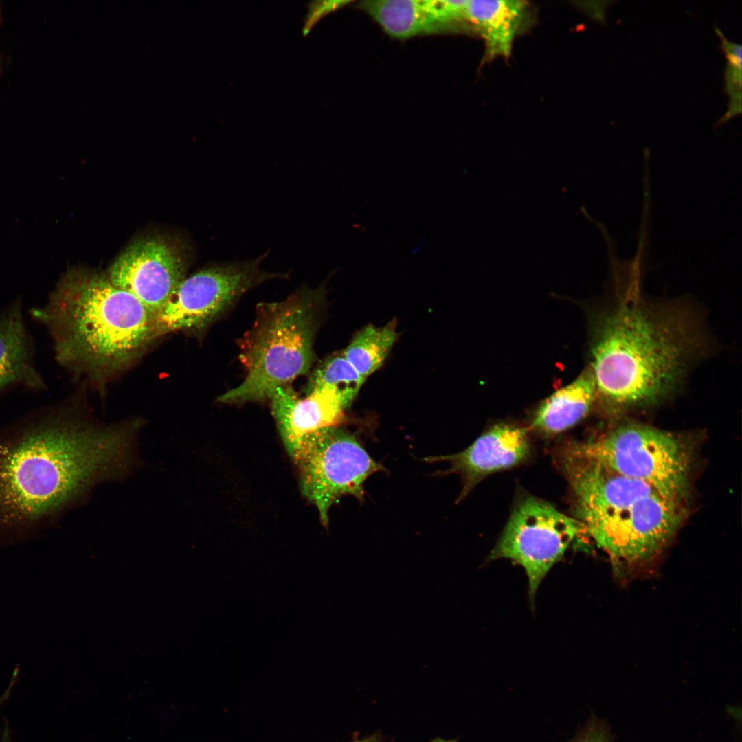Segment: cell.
Segmentation results:
<instances>
[{"label": "cell", "instance_id": "obj_1", "mask_svg": "<svg viewBox=\"0 0 742 742\" xmlns=\"http://www.w3.org/2000/svg\"><path fill=\"white\" fill-rule=\"evenodd\" d=\"M137 429L91 423L73 401L0 429V548L38 537L89 486L126 473Z\"/></svg>", "mask_w": 742, "mask_h": 742}, {"label": "cell", "instance_id": "obj_2", "mask_svg": "<svg viewBox=\"0 0 742 742\" xmlns=\"http://www.w3.org/2000/svg\"><path fill=\"white\" fill-rule=\"evenodd\" d=\"M712 343L691 304L650 300L633 287L621 291L593 325L589 368L597 398L628 409L670 398L709 357Z\"/></svg>", "mask_w": 742, "mask_h": 742}, {"label": "cell", "instance_id": "obj_3", "mask_svg": "<svg viewBox=\"0 0 742 742\" xmlns=\"http://www.w3.org/2000/svg\"><path fill=\"white\" fill-rule=\"evenodd\" d=\"M29 313L48 332L61 366L98 381L126 368L157 337L154 316L138 300L85 269L69 270Z\"/></svg>", "mask_w": 742, "mask_h": 742}, {"label": "cell", "instance_id": "obj_4", "mask_svg": "<svg viewBox=\"0 0 742 742\" xmlns=\"http://www.w3.org/2000/svg\"><path fill=\"white\" fill-rule=\"evenodd\" d=\"M583 530L614 558L637 561L657 552L683 517V505L648 484L567 452L563 461Z\"/></svg>", "mask_w": 742, "mask_h": 742}, {"label": "cell", "instance_id": "obj_5", "mask_svg": "<svg viewBox=\"0 0 742 742\" xmlns=\"http://www.w3.org/2000/svg\"><path fill=\"white\" fill-rule=\"evenodd\" d=\"M324 291L302 288L286 299L258 305L251 328L239 341L246 376L218 397L223 403L269 399L311 368Z\"/></svg>", "mask_w": 742, "mask_h": 742}, {"label": "cell", "instance_id": "obj_6", "mask_svg": "<svg viewBox=\"0 0 742 742\" xmlns=\"http://www.w3.org/2000/svg\"><path fill=\"white\" fill-rule=\"evenodd\" d=\"M569 451L644 482L684 506L690 486V457L683 442L669 432L647 425L624 424L575 445Z\"/></svg>", "mask_w": 742, "mask_h": 742}, {"label": "cell", "instance_id": "obj_7", "mask_svg": "<svg viewBox=\"0 0 742 742\" xmlns=\"http://www.w3.org/2000/svg\"><path fill=\"white\" fill-rule=\"evenodd\" d=\"M300 471L302 493L317 508L321 523H329L332 506L345 495L363 501L364 483L385 471L356 436L341 427L318 432L302 446L293 460Z\"/></svg>", "mask_w": 742, "mask_h": 742}, {"label": "cell", "instance_id": "obj_8", "mask_svg": "<svg viewBox=\"0 0 742 742\" xmlns=\"http://www.w3.org/2000/svg\"><path fill=\"white\" fill-rule=\"evenodd\" d=\"M268 253L254 260L220 263L185 278L155 317L156 337L177 331H199L207 327L245 293L285 274L260 268Z\"/></svg>", "mask_w": 742, "mask_h": 742}, {"label": "cell", "instance_id": "obj_9", "mask_svg": "<svg viewBox=\"0 0 742 742\" xmlns=\"http://www.w3.org/2000/svg\"><path fill=\"white\" fill-rule=\"evenodd\" d=\"M582 530L579 521L543 500L527 497L513 510L489 557L508 559L523 567L532 599L544 577Z\"/></svg>", "mask_w": 742, "mask_h": 742}, {"label": "cell", "instance_id": "obj_10", "mask_svg": "<svg viewBox=\"0 0 742 742\" xmlns=\"http://www.w3.org/2000/svg\"><path fill=\"white\" fill-rule=\"evenodd\" d=\"M107 276L155 317L185 279L186 264L168 242L148 238L128 246L113 263Z\"/></svg>", "mask_w": 742, "mask_h": 742}, {"label": "cell", "instance_id": "obj_11", "mask_svg": "<svg viewBox=\"0 0 742 742\" xmlns=\"http://www.w3.org/2000/svg\"><path fill=\"white\" fill-rule=\"evenodd\" d=\"M300 398L289 385L278 387L269 400L284 447L294 460L304 443L324 429L341 426L347 407L338 392L313 388Z\"/></svg>", "mask_w": 742, "mask_h": 742}, {"label": "cell", "instance_id": "obj_12", "mask_svg": "<svg viewBox=\"0 0 742 742\" xmlns=\"http://www.w3.org/2000/svg\"><path fill=\"white\" fill-rule=\"evenodd\" d=\"M529 451L528 429L502 424L492 427L460 452L429 456L423 460L446 462L449 468L439 475L456 473L462 476L464 486L458 499L460 500L482 478L518 464Z\"/></svg>", "mask_w": 742, "mask_h": 742}, {"label": "cell", "instance_id": "obj_13", "mask_svg": "<svg viewBox=\"0 0 742 742\" xmlns=\"http://www.w3.org/2000/svg\"><path fill=\"white\" fill-rule=\"evenodd\" d=\"M34 352L23 302L16 299L0 312V396L19 387L37 393L47 390L35 365Z\"/></svg>", "mask_w": 742, "mask_h": 742}, {"label": "cell", "instance_id": "obj_14", "mask_svg": "<svg viewBox=\"0 0 742 742\" xmlns=\"http://www.w3.org/2000/svg\"><path fill=\"white\" fill-rule=\"evenodd\" d=\"M359 7L372 16L387 34L397 39L463 30L445 1H363Z\"/></svg>", "mask_w": 742, "mask_h": 742}, {"label": "cell", "instance_id": "obj_15", "mask_svg": "<svg viewBox=\"0 0 742 742\" xmlns=\"http://www.w3.org/2000/svg\"><path fill=\"white\" fill-rule=\"evenodd\" d=\"M529 11L530 5L524 1H466V21L471 30L484 41V60L510 56Z\"/></svg>", "mask_w": 742, "mask_h": 742}, {"label": "cell", "instance_id": "obj_16", "mask_svg": "<svg viewBox=\"0 0 742 742\" xmlns=\"http://www.w3.org/2000/svg\"><path fill=\"white\" fill-rule=\"evenodd\" d=\"M597 398L592 372L589 367L574 381L547 398L536 411L532 427L546 434H556L582 420Z\"/></svg>", "mask_w": 742, "mask_h": 742}, {"label": "cell", "instance_id": "obj_17", "mask_svg": "<svg viewBox=\"0 0 742 742\" xmlns=\"http://www.w3.org/2000/svg\"><path fill=\"white\" fill-rule=\"evenodd\" d=\"M397 336L394 321L380 327L369 324L355 335L343 354L366 380L383 363Z\"/></svg>", "mask_w": 742, "mask_h": 742}, {"label": "cell", "instance_id": "obj_18", "mask_svg": "<svg viewBox=\"0 0 742 742\" xmlns=\"http://www.w3.org/2000/svg\"><path fill=\"white\" fill-rule=\"evenodd\" d=\"M364 381L342 352L329 357L317 368L306 392L316 387H331L339 392L348 408Z\"/></svg>", "mask_w": 742, "mask_h": 742}, {"label": "cell", "instance_id": "obj_19", "mask_svg": "<svg viewBox=\"0 0 742 742\" xmlns=\"http://www.w3.org/2000/svg\"><path fill=\"white\" fill-rule=\"evenodd\" d=\"M715 30L721 38V48L727 58L725 67V91L730 98L728 111L719 120L725 123L741 112V44L729 41L717 27Z\"/></svg>", "mask_w": 742, "mask_h": 742}, {"label": "cell", "instance_id": "obj_20", "mask_svg": "<svg viewBox=\"0 0 742 742\" xmlns=\"http://www.w3.org/2000/svg\"><path fill=\"white\" fill-rule=\"evenodd\" d=\"M346 3H347V1H344L315 0L309 1L306 5L308 11L304 19L302 30L303 36H308L313 27L322 18Z\"/></svg>", "mask_w": 742, "mask_h": 742}, {"label": "cell", "instance_id": "obj_21", "mask_svg": "<svg viewBox=\"0 0 742 742\" xmlns=\"http://www.w3.org/2000/svg\"><path fill=\"white\" fill-rule=\"evenodd\" d=\"M569 742H609V740L604 727L592 720Z\"/></svg>", "mask_w": 742, "mask_h": 742}, {"label": "cell", "instance_id": "obj_22", "mask_svg": "<svg viewBox=\"0 0 742 742\" xmlns=\"http://www.w3.org/2000/svg\"><path fill=\"white\" fill-rule=\"evenodd\" d=\"M18 674H19V668H18V667H16L15 670L13 672V674H12V678H11L9 686H8L6 690L0 697V708L8 699V698H9L10 694H11L12 689L14 684L16 682V680H17V678H18ZM1 742H12L10 734V731H9L7 726H5V730L3 731V736H2Z\"/></svg>", "mask_w": 742, "mask_h": 742}, {"label": "cell", "instance_id": "obj_23", "mask_svg": "<svg viewBox=\"0 0 742 742\" xmlns=\"http://www.w3.org/2000/svg\"><path fill=\"white\" fill-rule=\"evenodd\" d=\"M348 742H385V740L379 732H376L363 739Z\"/></svg>", "mask_w": 742, "mask_h": 742}, {"label": "cell", "instance_id": "obj_24", "mask_svg": "<svg viewBox=\"0 0 742 742\" xmlns=\"http://www.w3.org/2000/svg\"><path fill=\"white\" fill-rule=\"evenodd\" d=\"M429 742H458L457 739H445L443 738L437 737L430 741Z\"/></svg>", "mask_w": 742, "mask_h": 742}]
</instances>
